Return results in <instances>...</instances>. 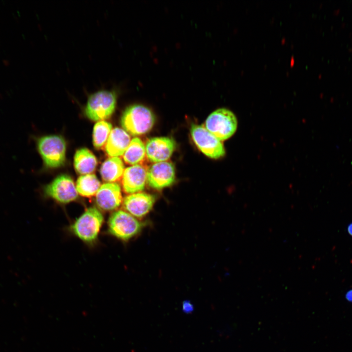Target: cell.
Returning <instances> with one entry per match:
<instances>
[{"mask_svg": "<svg viewBox=\"0 0 352 352\" xmlns=\"http://www.w3.org/2000/svg\"><path fill=\"white\" fill-rule=\"evenodd\" d=\"M155 117L152 111L141 105H133L128 107L121 118L122 128L128 133L133 135L146 133L153 128Z\"/></svg>", "mask_w": 352, "mask_h": 352, "instance_id": "obj_1", "label": "cell"}, {"mask_svg": "<svg viewBox=\"0 0 352 352\" xmlns=\"http://www.w3.org/2000/svg\"><path fill=\"white\" fill-rule=\"evenodd\" d=\"M103 222L104 217L99 210L90 207L75 220L71 230L83 242L93 243L97 239Z\"/></svg>", "mask_w": 352, "mask_h": 352, "instance_id": "obj_2", "label": "cell"}, {"mask_svg": "<svg viewBox=\"0 0 352 352\" xmlns=\"http://www.w3.org/2000/svg\"><path fill=\"white\" fill-rule=\"evenodd\" d=\"M116 102L117 96L114 91L99 90L88 97L85 109V113L91 120L104 121L113 114Z\"/></svg>", "mask_w": 352, "mask_h": 352, "instance_id": "obj_3", "label": "cell"}, {"mask_svg": "<svg viewBox=\"0 0 352 352\" xmlns=\"http://www.w3.org/2000/svg\"><path fill=\"white\" fill-rule=\"evenodd\" d=\"M37 149L44 165L55 168L62 166L66 161V143L58 135L44 136L37 140Z\"/></svg>", "mask_w": 352, "mask_h": 352, "instance_id": "obj_4", "label": "cell"}, {"mask_svg": "<svg viewBox=\"0 0 352 352\" xmlns=\"http://www.w3.org/2000/svg\"><path fill=\"white\" fill-rule=\"evenodd\" d=\"M108 232L122 241H127L141 230L143 224L126 211L119 210L113 212L108 222Z\"/></svg>", "mask_w": 352, "mask_h": 352, "instance_id": "obj_5", "label": "cell"}, {"mask_svg": "<svg viewBox=\"0 0 352 352\" xmlns=\"http://www.w3.org/2000/svg\"><path fill=\"white\" fill-rule=\"evenodd\" d=\"M205 128L220 141L228 139L235 133L237 120L230 110L221 108L211 113L205 121Z\"/></svg>", "mask_w": 352, "mask_h": 352, "instance_id": "obj_6", "label": "cell"}, {"mask_svg": "<svg viewBox=\"0 0 352 352\" xmlns=\"http://www.w3.org/2000/svg\"><path fill=\"white\" fill-rule=\"evenodd\" d=\"M191 134L197 146L206 156L218 159L224 155L225 151L221 141L209 132L205 127L193 124Z\"/></svg>", "mask_w": 352, "mask_h": 352, "instance_id": "obj_7", "label": "cell"}, {"mask_svg": "<svg viewBox=\"0 0 352 352\" xmlns=\"http://www.w3.org/2000/svg\"><path fill=\"white\" fill-rule=\"evenodd\" d=\"M44 195L60 203L66 204L76 200L78 192L72 178L65 174L57 176L44 189Z\"/></svg>", "mask_w": 352, "mask_h": 352, "instance_id": "obj_8", "label": "cell"}, {"mask_svg": "<svg viewBox=\"0 0 352 352\" xmlns=\"http://www.w3.org/2000/svg\"><path fill=\"white\" fill-rule=\"evenodd\" d=\"M147 182L152 188L160 190L171 186L175 180V170L169 162L154 163L147 171Z\"/></svg>", "mask_w": 352, "mask_h": 352, "instance_id": "obj_9", "label": "cell"}, {"mask_svg": "<svg viewBox=\"0 0 352 352\" xmlns=\"http://www.w3.org/2000/svg\"><path fill=\"white\" fill-rule=\"evenodd\" d=\"M176 149L175 140L169 137H155L149 139L145 146L146 154L154 163L166 161Z\"/></svg>", "mask_w": 352, "mask_h": 352, "instance_id": "obj_10", "label": "cell"}, {"mask_svg": "<svg viewBox=\"0 0 352 352\" xmlns=\"http://www.w3.org/2000/svg\"><path fill=\"white\" fill-rule=\"evenodd\" d=\"M95 201L98 208L103 211L116 209L122 201L119 185L116 182H107L102 185L95 195Z\"/></svg>", "mask_w": 352, "mask_h": 352, "instance_id": "obj_11", "label": "cell"}, {"mask_svg": "<svg viewBox=\"0 0 352 352\" xmlns=\"http://www.w3.org/2000/svg\"><path fill=\"white\" fill-rule=\"evenodd\" d=\"M155 197L145 193H136L126 197L123 201L124 209L135 218H141L152 209Z\"/></svg>", "mask_w": 352, "mask_h": 352, "instance_id": "obj_12", "label": "cell"}, {"mask_svg": "<svg viewBox=\"0 0 352 352\" xmlns=\"http://www.w3.org/2000/svg\"><path fill=\"white\" fill-rule=\"evenodd\" d=\"M122 176V187L126 193L132 194L144 189L147 171L142 166L137 164L127 168Z\"/></svg>", "mask_w": 352, "mask_h": 352, "instance_id": "obj_13", "label": "cell"}, {"mask_svg": "<svg viewBox=\"0 0 352 352\" xmlns=\"http://www.w3.org/2000/svg\"><path fill=\"white\" fill-rule=\"evenodd\" d=\"M130 142L128 132L122 129L115 128L111 130L106 143V153L111 157L123 155Z\"/></svg>", "mask_w": 352, "mask_h": 352, "instance_id": "obj_14", "label": "cell"}, {"mask_svg": "<svg viewBox=\"0 0 352 352\" xmlns=\"http://www.w3.org/2000/svg\"><path fill=\"white\" fill-rule=\"evenodd\" d=\"M97 164L95 156L87 148H81L75 152L74 166L78 173L82 175L90 174L95 171Z\"/></svg>", "mask_w": 352, "mask_h": 352, "instance_id": "obj_15", "label": "cell"}, {"mask_svg": "<svg viewBox=\"0 0 352 352\" xmlns=\"http://www.w3.org/2000/svg\"><path fill=\"white\" fill-rule=\"evenodd\" d=\"M124 166L119 157H110L106 159L100 168L102 179L108 182L118 180L123 176Z\"/></svg>", "mask_w": 352, "mask_h": 352, "instance_id": "obj_16", "label": "cell"}, {"mask_svg": "<svg viewBox=\"0 0 352 352\" xmlns=\"http://www.w3.org/2000/svg\"><path fill=\"white\" fill-rule=\"evenodd\" d=\"M100 186V182L96 176L91 174L79 176L76 185L77 192L86 197L95 195Z\"/></svg>", "mask_w": 352, "mask_h": 352, "instance_id": "obj_17", "label": "cell"}, {"mask_svg": "<svg viewBox=\"0 0 352 352\" xmlns=\"http://www.w3.org/2000/svg\"><path fill=\"white\" fill-rule=\"evenodd\" d=\"M145 154V147L144 143L140 138L135 137L131 141L123 155L126 163L134 165L138 164L143 160Z\"/></svg>", "mask_w": 352, "mask_h": 352, "instance_id": "obj_18", "label": "cell"}, {"mask_svg": "<svg viewBox=\"0 0 352 352\" xmlns=\"http://www.w3.org/2000/svg\"><path fill=\"white\" fill-rule=\"evenodd\" d=\"M111 130V124L105 120L95 124L93 132V143L96 148L100 149L104 146Z\"/></svg>", "mask_w": 352, "mask_h": 352, "instance_id": "obj_19", "label": "cell"}, {"mask_svg": "<svg viewBox=\"0 0 352 352\" xmlns=\"http://www.w3.org/2000/svg\"><path fill=\"white\" fill-rule=\"evenodd\" d=\"M182 310L184 313H191L194 310V305L190 301H184L182 304Z\"/></svg>", "mask_w": 352, "mask_h": 352, "instance_id": "obj_20", "label": "cell"}, {"mask_svg": "<svg viewBox=\"0 0 352 352\" xmlns=\"http://www.w3.org/2000/svg\"><path fill=\"white\" fill-rule=\"evenodd\" d=\"M346 299L351 302H352V289L349 290L345 295Z\"/></svg>", "mask_w": 352, "mask_h": 352, "instance_id": "obj_21", "label": "cell"}, {"mask_svg": "<svg viewBox=\"0 0 352 352\" xmlns=\"http://www.w3.org/2000/svg\"><path fill=\"white\" fill-rule=\"evenodd\" d=\"M348 231L349 234L352 236V223H351L348 226Z\"/></svg>", "mask_w": 352, "mask_h": 352, "instance_id": "obj_22", "label": "cell"}]
</instances>
